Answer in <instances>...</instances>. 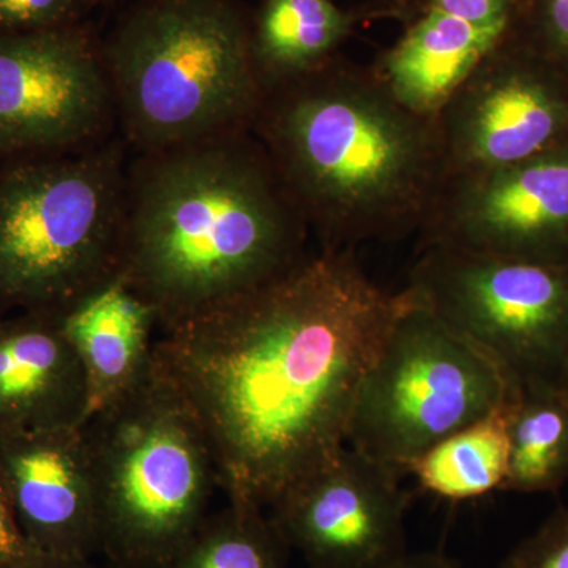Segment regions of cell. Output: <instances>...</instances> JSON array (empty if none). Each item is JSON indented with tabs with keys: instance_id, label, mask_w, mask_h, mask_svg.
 Returning <instances> with one entry per match:
<instances>
[{
	"instance_id": "6da1fadb",
	"label": "cell",
	"mask_w": 568,
	"mask_h": 568,
	"mask_svg": "<svg viewBox=\"0 0 568 568\" xmlns=\"http://www.w3.org/2000/svg\"><path fill=\"white\" fill-rule=\"evenodd\" d=\"M406 305L355 250L317 248L155 342L227 499L268 508L346 446L358 390Z\"/></svg>"
},
{
	"instance_id": "7a4b0ae2",
	"label": "cell",
	"mask_w": 568,
	"mask_h": 568,
	"mask_svg": "<svg viewBox=\"0 0 568 568\" xmlns=\"http://www.w3.org/2000/svg\"><path fill=\"white\" fill-rule=\"evenodd\" d=\"M310 237L252 129L129 160L118 276L163 334L283 274Z\"/></svg>"
},
{
	"instance_id": "3957f363",
	"label": "cell",
	"mask_w": 568,
	"mask_h": 568,
	"mask_svg": "<svg viewBox=\"0 0 568 568\" xmlns=\"http://www.w3.org/2000/svg\"><path fill=\"white\" fill-rule=\"evenodd\" d=\"M252 132L320 248L417 235L446 179L435 119L343 54L267 89Z\"/></svg>"
},
{
	"instance_id": "277c9868",
	"label": "cell",
	"mask_w": 568,
	"mask_h": 568,
	"mask_svg": "<svg viewBox=\"0 0 568 568\" xmlns=\"http://www.w3.org/2000/svg\"><path fill=\"white\" fill-rule=\"evenodd\" d=\"M102 50L130 152L252 129L264 89L237 0H140Z\"/></svg>"
},
{
	"instance_id": "5b68a950",
	"label": "cell",
	"mask_w": 568,
	"mask_h": 568,
	"mask_svg": "<svg viewBox=\"0 0 568 568\" xmlns=\"http://www.w3.org/2000/svg\"><path fill=\"white\" fill-rule=\"evenodd\" d=\"M111 568H166L209 515L215 462L192 407L153 358L82 425Z\"/></svg>"
},
{
	"instance_id": "8992f818",
	"label": "cell",
	"mask_w": 568,
	"mask_h": 568,
	"mask_svg": "<svg viewBox=\"0 0 568 568\" xmlns=\"http://www.w3.org/2000/svg\"><path fill=\"white\" fill-rule=\"evenodd\" d=\"M129 148L11 164L0 173V317L61 316L118 276Z\"/></svg>"
},
{
	"instance_id": "52a82bcc",
	"label": "cell",
	"mask_w": 568,
	"mask_h": 568,
	"mask_svg": "<svg viewBox=\"0 0 568 568\" xmlns=\"http://www.w3.org/2000/svg\"><path fill=\"white\" fill-rule=\"evenodd\" d=\"M518 387L497 358L407 294L358 390L346 444L405 477L410 459L507 405Z\"/></svg>"
},
{
	"instance_id": "ba28073f",
	"label": "cell",
	"mask_w": 568,
	"mask_h": 568,
	"mask_svg": "<svg viewBox=\"0 0 568 568\" xmlns=\"http://www.w3.org/2000/svg\"><path fill=\"white\" fill-rule=\"evenodd\" d=\"M405 286L417 305L497 358L519 384L568 362V264L418 250Z\"/></svg>"
},
{
	"instance_id": "9c48e42d",
	"label": "cell",
	"mask_w": 568,
	"mask_h": 568,
	"mask_svg": "<svg viewBox=\"0 0 568 568\" xmlns=\"http://www.w3.org/2000/svg\"><path fill=\"white\" fill-rule=\"evenodd\" d=\"M102 43L78 24L0 32V162L69 155L118 136Z\"/></svg>"
},
{
	"instance_id": "30bf717a",
	"label": "cell",
	"mask_w": 568,
	"mask_h": 568,
	"mask_svg": "<svg viewBox=\"0 0 568 568\" xmlns=\"http://www.w3.org/2000/svg\"><path fill=\"white\" fill-rule=\"evenodd\" d=\"M435 122L446 178L525 162L568 141V74L510 26Z\"/></svg>"
},
{
	"instance_id": "8fae6325",
	"label": "cell",
	"mask_w": 568,
	"mask_h": 568,
	"mask_svg": "<svg viewBox=\"0 0 568 568\" xmlns=\"http://www.w3.org/2000/svg\"><path fill=\"white\" fill-rule=\"evenodd\" d=\"M417 237L418 250L568 264V141L510 166L444 179Z\"/></svg>"
},
{
	"instance_id": "7c38bea8",
	"label": "cell",
	"mask_w": 568,
	"mask_h": 568,
	"mask_svg": "<svg viewBox=\"0 0 568 568\" xmlns=\"http://www.w3.org/2000/svg\"><path fill=\"white\" fill-rule=\"evenodd\" d=\"M390 467L346 446L268 507L310 568H388L407 549L409 493Z\"/></svg>"
},
{
	"instance_id": "4fadbf2b",
	"label": "cell",
	"mask_w": 568,
	"mask_h": 568,
	"mask_svg": "<svg viewBox=\"0 0 568 568\" xmlns=\"http://www.w3.org/2000/svg\"><path fill=\"white\" fill-rule=\"evenodd\" d=\"M0 478L37 551L78 559L100 555L95 487L82 426L3 437Z\"/></svg>"
},
{
	"instance_id": "5bb4252c",
	"label": "cell",
	"mask_w": 568,
	"mask_h": 568,
	"mask_svg": "<svg viewBox=\"0 0 568 568\" xmlns=\"http://www.w3.org/2000/svg\"><path fill=\"white\" fill-rule=\"evenodd\" d=\"M89 414L84 368L59 316L0 317V439L82 426Z\"/></svg>"
},
{
	"instance_id": "9a60e30c",
	"label": "cell",
	"mask_w": 568,
	"mask_h": 568,
	"mask_svg": "<svg viewBox=\"0 0 568 568\" xmlns=\"http://www.w3.org/2000/svg\"><path fill=\"white\" fill-rule=\"evenodd\" d=\"M510 26H477L422 9L372 69L407 110L436 119Z\"/></svg>"
},
{
	"instance_id": "2e32d148",
	"label": "cell",
	"mask_w": 568,
	"mask_h": 568,
	"mask_svg": "<svg viewBox=\"0 0 568 568\" xmlns=\"http://www.w3.org/2000/svg\"><path fill=\"white\" fill-rule=\"evenodd\" d=\"M59 321L84 368L89 417L132 387L151 365L155 317L119 276L70 306Z\"/></svg>"
},
{
	"instance_id": "e0dca14e",
	"label": "cell",
	"mask_w": 568,
	"mask_h": 568,
	"mask_svg": "<svg viewBox=\"0 0 568 568\" xmlns=\"http://www.w3.org/2000/svg\"><path fill=\"white\" fill-rule=\"evenodd\" d=\"M361 20L335 0H260L250 14V32L264 92L342 54Z\"/></svg>"
},
{
	"instance_id": "ac0fdd59",
	"label": "cell",
	"mask_w": 568,
	"mask_h": 568,
	"mask_svg": "<svg viewBox=\"0 0 568 568\" xmlns=\"http://www.w3.org/2000/svg\"><path fill=\"white\" fill-rule=\"evenodd\" d=\"M511 399L410 459L405 477L416 478L424 491L448 503L503 491L510 458Z\"/></svg>"
},
{
	"instance_id": "d6986e66",
	"label": "cell",
	"mask_w": 568,
	"mask_h": 568,
	"mask_svg": "<svg viewBox=\"0 0 568 568\" xmlns=\"http://www.w3.org/2000/svg\"><path fill=\"white\" fill-rule=\"evenodd\" d=\"M510 458L503 491L537 495L568 478V403L555 381L519 384L510 405Z\"/></svg>"
},
{
	"instance_id": "ffe728a7",
	"label": "cell",
	"mask_w": 568,
	"mask_h": 568,
	"mask_svg": "<svg viewBox=\"0 0 568 568\" xmlns=\"http://www.w3.org/2000/svg\"><path fill=\"white\" fill-rule=\"evenodd\" d=\"M291 548L265 508L227 499L166 568H286Z\"/></svg>"
},
{
	"instance_id": "44dd1931",
	"label": "cell",
	"mask_w": 568,
	"mask_h": 568,
	"mask_svg": "<svg viewBox=\"0 0 568 568\" xmlns=\"http://www.w3.org/2000/svg\"><path fill=\"white\" fill-rule=\"evenodd\" d=\"M511 26L568 74V0H521Z\"/></svg>"
},
{
	"instance_id": "7402d4cb",
	"label": "cell",
	"mask_w": 568,
	"mask_h": 568,
	"mask_svg": "<svg viewBox=\"0 0 568 568\" xmlns=\"http://www.w3.org/2000/svg\"><path fill=\"white\" fill-rule=\"evenodd\" d=\"M500 568H568V506L552 511L523 538Z\"/></svg>"
},
{
	"instance_id": "603a6c76",
	"label": "cell",
	"mask_w": 568,
	"mask_h": 568,
	"mask_svg": "<svg viewBox=\"0 0 568 568\" xmlns=\"http://www.w3.org/2000/svg\"><path fill=\"white\" fill-rule=\"evenodd\" d=\"M89 0H0V32L43 31L78 24Z\"/></svg>"
},
{
	"instance_id": "cb8c5ba5",
	"label": "cell",
	"mask_w": 568,
	"mask_h": 568,
	"mask_svg": "<svg viewBox=\"0 0 568 568\" xmlns=\"http://www.w3.org/2000/svg\"><path fill=\"white\" fill-rule=\"evenodd\" d=\"M521 0H424L422 9L440 11L477 26H506L514 22Z\"/></svg>"
},
{
	"instance_id": "d4e9b609",
	"label": "cell",
	"mask_w": 568,
	"mask_h": 568,
	"mask_svg": "<svg viewBox=\"0 0 568 568\" xmlns=\"http://www.w3.org/2000/svg\"><path fill=\"white\" fill-rule=\"evenodd\" d=\"M22 530L9 493L0 478V568H10L36 552Z\"/></svg>"
},
{
	"instance_id": "484cf974",
	"label": "cell",
	"mask_w": 568,
	"mask_h": 568,
	"mask_svg": "<svg viewBox=\"0 0 568 568\" xmlns=\"http://www.w3.org/2000/svg\"><path fill=\"white\" fill-rule=\"evenodd\" d=\"M10 568H102L93 559L63 558V556L47 555L36 551L29 558L14 564ZM111 568V567H110Z\"/></svg>"
},
{
	"instance_id": "4316f807",
	"label": "cell",
	"mask_w": 568,
	"mask_h": 568,
	"mask_svg": "<svg viewBox=\"0 0 568 568\" xmlns=\"http://www.w3.org/2000/svg\"><path fill=\"white\" fill-rule=\"evenodd\" d=\"M388 568H459L454 559L443 551H407L402 559Z\"/></svg>"
},
{
	"instance_id": "83f0119b",
	"label": "cell",
	"mask_w": 568,
	"mask_h": 568,
	"mask_svg": "<svg viewBox=\"0 0 568 568\" xmlns=\"http://www.w3.org/2000/svg\"><path fill=\"white\" fill-rule=\"evenodd\" d=\"M556 384H558L559 390L562 392L564 398L568 403V362L564 365L562 372L559 373Z\"/></svg>"
},
{
	"instance_id": "f1b7e54d",
	"label": "cell",
	"mask_w": 568,
	"mask_h": 568,
	"mask_svg": "<svg viewBox=\"0 0 568 568\" xmlns=\"http://www.w3.org/2000/svg\"><path fill=\"white\" fill-rule=\"evenodd\" d=\"M387 3H390V11L394 13V11L406 9V0H386Z\"/></svg>"
},
{
	"instance_id": "f546056e",
	"label": "cell",
	"mask_w": 568,
	"mask_h": 568,
	"mask_svg": "<svg viewBox=\"0 0 568 568\" xmlns=\"http://www.w3.org/2000/svg\"><path fill=\"white\" fill-rule=\"evenodd\" d=\"M306 568H310V567H306Z\"/></svg>"
}]
</instances>
